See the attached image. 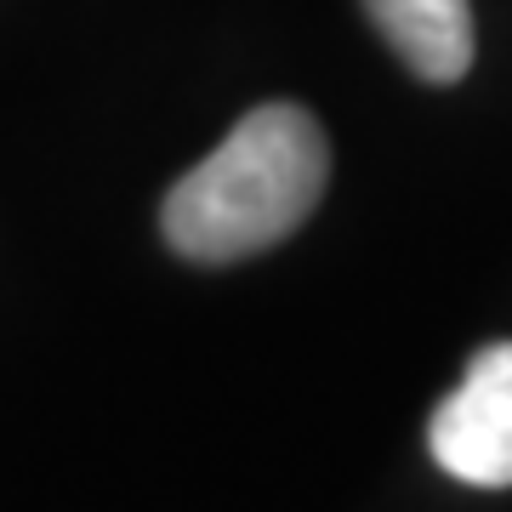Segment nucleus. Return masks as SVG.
Wrapping results in <instances>:
<instances>
[{"label":"nucleus","instance_id":"nucleus-1","mask_svg":"<svg viewBox=\"0 0 512 512\" xmlns=\"http://www.w3.org/2000/svg\"><path fill=\"white\" fill-rule=\"evenodd\" d=\"M330 177L325 131L296 103H262L165 194L160 228L188 262H239L291 239Z\"/></svg>","mask_w":512,"mask_h":512},{"label":"nucleus","instance_id":"nucleus-2","mask_svg":"<svg viewBox=\"0 0 512 512\" xmlns=\"http://www.w3.org/2000/svg\"><path fill=\"white\" fill-rule=\"evenodd\" d=\"M427 444L450 478L478 490L512 484V342H490L473 353L461 387L433 410Z\"/></svg>","mask_w":512,"mask_h":512},{"label":"nucleus","instance_id":"nucleus-3","mask_svg":"<svg viewBox=\"0 0 512 512\" xmlns=\"http://www.w3.org/2000/svg\"><path fill=\"white\" fill-rule=\"evenodd\" d=\"M370 23L427 86H456L473 69V12L467 0H365Z\"/></svg>","mask_w":512,"mask_h":512}]
</instances>
